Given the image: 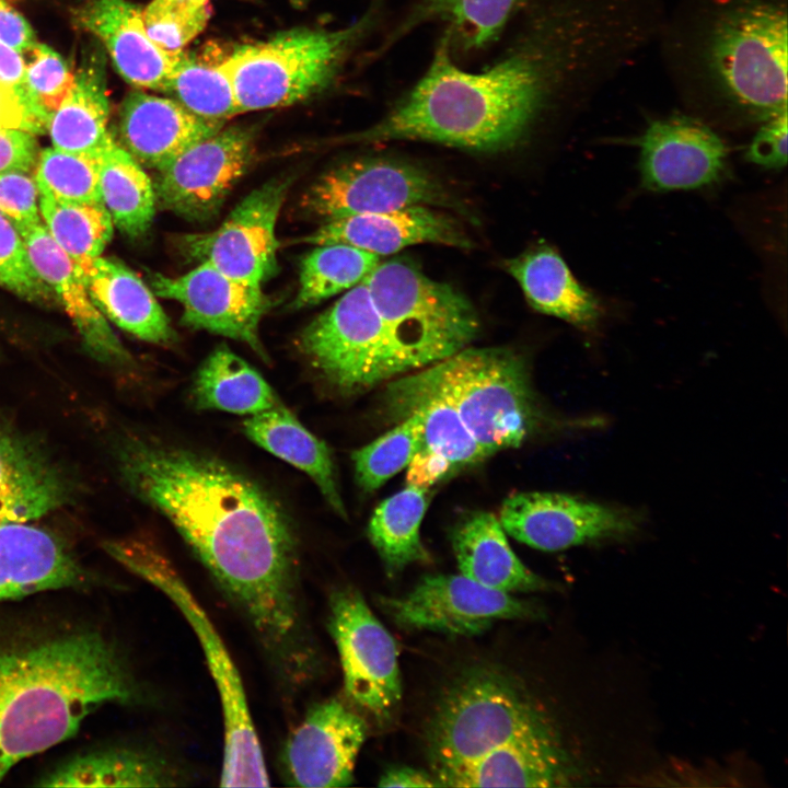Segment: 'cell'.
Masks as SVG:
<instances>
[{
	"instance_id": "obj_1",
	"label": "cell",
	"mask_w": 788,
	"mask_h": 788,
	"mask_svg": "<svg viewBox=\"0 0 788 788\" xmlns=\"http://www.w3.org/2000/svg\"><path fill=\"white\" fill-rule=\"evenodd\" d=\"M119 471L244 615L280 676L312 679L318 658L301 603L298 537L271 494L216 456L149 439L123 447Z\"/></svg>"
},
{
	"instance_id": "obj_2",
	"label": "cell",
	"mask_w": 788,
	"mask_h": 788,
	"mask_svg": "<svg viewBox=\"0 0 788 788\" xmlns=\"http://www.w3.org/2000/svg\"><path fill=\"white\" fill-rule=\"evenodd\" d=\"M616 48L607 20L578 2L540 43L480 72L453 62L444 35L413 89L376 124L347 140L427 141L479 152L511 148L567 74L593 70Z\"/></svg>"
},
{
	"instance_id": "obj_3",
	"label": "cell",
	"mask_w": 788,
	"mask_h": 788,
	"mask_svg": "<svg viewBox=\"0 0 788 788\" xmlns=\"http://www.w3.org/2000/svg\"><path fill=\"white\" fill-rule=\"evenodd\" d=\"M427 744L438 787H566L580 777L547 712L490 669L471 670L448 688Z\"/></svg>"
},
{
	"instance_id": "obj_4",
	"label": "cell",
	"mask_w": 788,
	"mask_h": 788,
	"mask_svg": "<svg viewBox=\"0 0 788 788\" xmlns=\"http://www.w3.org/2000/svg\"><path fill=\"white\" fill-rule=\"evenodd\" d=\"M138 699L128 667L88 628L21 631L0 639V781L32 755L72 737L108 703Z\"/></svg>"
},
{
	"instance_id": "obj_5",
	"label": "cell",
	"mask_w": 788,
	"mask_h": 788,
	"mask_svg": "<svg viewBox=\"0 0 788 788\" xmlns=\"http://www.w3.org/2000/svg\"><path fill=\"white\" fill-rule=\"evenodd\" d=\"M705 9L692 63L708 95L758 121L787 109L786 1L715 0Z\"/></svg>"
},
{
	"instance_id": "obj_6",
	"label": "cell",
	"mask_w": 788,
	"mask_h": 788,
	"mask_svg": "<svg viewBox=\"0 0 788 788\" xmlns=\"http://www.w3.org/2000/svg\"><path fill=\"white\" fill-rule=\"evenodd\" d=\"M105 551L125 568L167 596L194 630L221 702L224 740L222 787H267L269 775L250 711L245 690L219 633L172 561L154 544L123 538Z\"/></svg>"
},
{
	"instance_id": "obj_7",
	"label": "cell",
	"mask_w": 788,
	"mask_h": 788,
	"mask_svg": "<svg viewBox=\"0 0 788 788\" xmlns=\"http://www.w3.org/2000/svg\"><path fill=\"white\" fill-rule=\"evenodd\" d=\"M410 376L456 408L487 456L521 445L537 422L529 369L511 349L465 347Z\"/></svg>"
},
{
	"instance_id": "obj_8",
	"label": "cell",
	"mask_w": 788,
	"mask_h": 788,
	"mask_svg": "<svg viewBox=\"0 0 788 788\" xmlns=\"http://www.w3.org/2000/svg\"><path fill=\"white\" fill-rule=\"evenodd\" d=\"M374 18L370 10L345 28H294L236 47L221 63L240 114L292 105L326 89Z\"/></svg>"
},
{
	"instance_id": "obj_9",
	"label": "cell",
	"mask_w": 788,
	"mask_h": 788,
	"mask_svg": "<svg viewBox=\"0 0 788 788\" xmlns=\"http://www.w3.org/2000/svg\"><path fill=\"white\" fill-rule=\"evenodd\" d=\"M408 370L468 347L479 332L472 303L405 258L381 262L362 280Z\"/></svg>"
},
{
	"instance_id": "obj_10",
	"label": "cell",
	"mask_w": 788,
	"mask_h": 788,
	"mask_svg": "<svg viewBox=\"0 0 788 788\" xmlns=\"http://www.w3.org/2000/svg\"><path fill=\"white\" fill-rule=\"evenodd\" d=\"M298 347L322 381L346 396L409 371L363 281L305 326Z\"/></svg>"
},
{
	"instance_id": "obj_11",
	"label": "cell",
	"mask_w": 788,
	"mask_h": 788,
	"mask_svg": "<svg viewBox=\"0 0 788 788\" xmlns=\"http://www.w3.org/2000/svg\"><path fill=\"white\" fill-rule=\"evenodd\" d=\"M417 205L451 207L454 202L424 169L386 158L336 166L315 179L301 198L302 209L324 221Z\"/></svg>"
},
{
	"instance_id": "obj_12",
	"label": "cell",
	"mask_w": 788,
	"mask_h": 788,
	"mask_svg": "<svg viewBox=\"0 0 788 788\" xmlns=\"http://www.w3.org/2000/svg\"><path fill=\"white\" fill-rule=\"evenodd\" d=\"M328 629L338 651L348 697L375 719H389L402 697L397 648L392 635L351 588L332 594Z\"/></svg>"
},
{
	"instance_id": "obj_13",
	"label": "cell",
	"mask_w": 788,
	"mask_h": 788,
	"mask_svg": "<svg viewBox=\"0 0 788 788\" xmlns=\"http://www.w3.org/2000/svg\"><path fill=\"white\" fill-rule=\"evenodd\" d=\"M290 185L289 176L270 179L251 192L217 229L179 236L178 248L237 281L262 287L278 268L276 223Z\"/></svg>"
},
{
	"instance_id": "obj_14",
	"label": "cell",
	"mask_w": 788,
	"mask_h": 788,
	"mask_svg": "<svg viewBox=\"0 0 788 788\" xmlns=\"http://www.w3.org/2000/svg\"><path fill=\"white\" fill-rule=\"evenodd\" d=\"M379 604L401 627L455 636L482 634L498 619L534 618L540 614L533 603L462 573L425 576L408 593L381 596Z\"/></svg>"
},
{
	"instance_id": "obj_15",
	"label": "cell",
	"mask_w": 788,
	"mask_h": 788,
	"mask_svg": "<svg viewBox=\"0 0 788 788\" xmlns=\"http://www.w3.org/2000/svg\"><path fill=\"white\" fill-rule=\"evenodd\" d=\"M499 522L514 540L544 552L604 541L624 540L636 533L639 515L559 493L529 491L508 497Z\"/></svg>"
},
{
	"instance_id": "obj_16",
	"label": "cell",
	"mask_w": 788,
	"mask_h": 788,
	"mask_svg": "<svg viewBox=\"0 0 788 788\" xmlns=\"http://www.w3.org/2000/svg\"><path fill=\"white\" fill-rule=\"evenodd\" d=\"M254 142L252 130L232 126L194 143L158 171L157 204L189 221L211 219L252 165Z\"/></svg>"
},
{
	"instance_id": "obj_17",
	"label": "cell",
	"mask_w": 788,
	"mask_h": 788,
	"mask_svg": "<svg viewBox=\"0 0 788 788\" xmlns=\"http://www.w3.org/2000/svg\"><path fill=\"white\" fill-rule=\"evenodd\" d=\"M151 287L183 306V325L242 341L268 361L259 323L271 302L262 287L237 281L208 263L177 277L153 274Z\"/></svg>"
},
{
	"instance_id": "obj_18",
	"label": "cell",
	"mask_w": 788,
	"mask_h": 788,
	"mask_svg": "<svg viewBox=\"0 0 788 788\" xmlns=\"http://www.w3.org/2000/svg\"><path fill=\"white\" fill-rule=\"evenodd\" d=\"M367 730L366 721L341 702L314 704L285 744L281 761L287 784L350 786Z\"/></svg>"
},
{
	"instance_id": "obj_19",
	"label": "cell",
	"mask_w": 788,
	"mask_h": 788,
	"mask_svg": "<svg viewBox=\"0 0 788 788\" xmlns=\"http://www.w3.org/2000/svg\"><path fill=\"white\" fill-rule=\"evenodd\" d=\"M642 184L656 192L693 189L720 179L728 150L702 120L672 115L651 121L636 140Z\"/></svg>"
},
{
	"instance_id": "obj_20",
	"label": "cell",
	"mask_w": 788,
	"mask_h": 788,
	"mask_svg": "<svg viewBox=\"0 0 788 788\" xmlns=\"http://www.w3.org/2000/svg\"><path fill=\"white\" fill-rule=\"evenodd\" d=\"M297 242L314 245L340 243L378 256L422 243L462 248L471 246L470 239L452 217L425 205L326 220L317 230Z\"/></svg>"
},
{
	"instance_id": "obj_21",
	"label": "cell",
	"mask_w": 788,
	"mask_h": 788,
	"mask_svg": "<svg viewBox=\"0 0 788 788\" xmlns=\"http://www.w3.org/2000/svg\"><path fill=\"white\" fill-rule=\"evenodd\" d=\"M76 19L103 44L125 81L165 93L182 50L167 51L150 38L142 10L128 0H85Z\"/></svg>"
},
{
	"instance_id": "obj_22",
	"label": "cell",
	"mask_w": 788,
	"mask_h": 788,
	"mask_svg": "<svg viewBox=\"0 0 788 788\" xmlns=\"http://www.w3.org/2000/svg\"><path fill=\"white\" fill-rule=\"evenodd\" d=\"M176 100L130 91L119 112V144L140 164L160 171L194 143L223 127Z\"/></svg>"
},
{
	"instance_id": "obj_23",
	"label": "cell",
	"mask_w": 788,
	"mask_h": 788,
	"mask_svg": "<svg viewBox=\"0 0 788 788\" xmlns=\"http://www.w3.org/2000/svg\"><path fill=\"white\" fill-rule=\"evenodd\" d=\"M91 581L55 535L31 521L0 523V602Z\"/></svg>"
},
{
	"instance_id": "obj_24",
	"label": "cell",
	"mask_w": 788,
	"mask_h": 788,
	"mask_svg": "<svg viewBox=\"0 0 788 788\" xmlns=\"http://www.w3.org/2000/svg\"><path fill=\"white\" fill-rule=\"evenodd\" d=\"M20 233L35 271L58 298L88 348L105 361L127 363L130 357L94 305L79 265L53 240L43 222Z\"/></svg>"
},
{
	"instance_id": "obj_25",
	"label": "cell",
	"mask_w": 788,
	"mask_h": 788,
	"mask_svg": "<svg viewBox=\"0 0 788 788\" xmlns=\"http://www.w3.org/2000/svg\"><path fill=\"white\" fill-rule=\"evenodd\" d=\"M94 305L139 339L170 346L176 332L154 292L131 269L102 255L79 266Z\"/></svg>"
},
{
	"instance_id": "obj_26",
	"label": "cell",
	"mask_w": 788,
	"mask_h": 788,
	"mask_svg": "<svg viewBox=\"0 0 788 788\" xmlns=\"http://www.w3.org/2000/svg\"><path fill=\"white\" fill-rule=\"evenodd\" d=\"M105 66L99 45L83 53L72 89L48 119L54 148L97 158L113 142Z\"/></svg>"
},
{
	"instance_id": "obj_27",
	"label": "cell",
	"mask_w": 788,
	"mask_h": 788,
	"mask_svg": "<svg viewBox=\"0 0 788 788\" xmlns=\"http://www.w3.org/2000/svg\"><path fill=\"white\" fill-rule=\"evenodd\" d=\"M530 305L583 329H593L602 316L598 299L583 288L557 252L538 245L506 262Z\"/></svg>"
},
{
	"instance_id": "obj_28",
	"label": "cell",
	"mask_w": 788,
	"mask_h": 788,
	"mask_svg": "<svg viewBox=\"0 0 788 788\" xmlns=\"http://www.w3.org/2000/svg\"><path fill=\"white\" fill-rule=\"evenodd\" d=\"M452 546L460 573L503 592H531L549 589L514 554L499 519L477 511L466 517L452 534Z\"/></svg>"
},
{
	"instance_id": "obj_29",
	"label": "cell",
	"mask_w": 788,
	"mask_h": 788,
	"mask_svg": "<svg viewBox=\"0 0 788 788\" xmlns=\"http://www.w3.org/2000/svg\"><path fill=\"white\" fill-rule=\"evenodd\" d=\"M386 412L395 420L417 413L421 447L443 456L452 473L487 457L456 408L442 395L419 384L410 375L390 383L384 392Z\"/></svg>"
},
{
	"instance_id": "obj_30",
	"label": "cell",
	"mask_w": 788,
	"mask_h": 788,
	"mask_svg": "<svg viewBox=\"0 0 788 788\" xmlns=\"http://www.w3.org/2000/svg\"><path fill=\"white\" fill-rule=\"evenodd\" d=\"M67 498L61 474L35 448L0 429V523L33 521Z\"/></svg>"
},
{
	"instance_id": "obj_31",
	"label": "cell",
	"mask_w": 788,
	"mask_h": 788,
	"mask_svg": "<svg viewBox=\"0 0 788 788\" xmlns=\"http://www.w3.org/2000/svg\"><path fill=\"white\" fill-rule=\"evenodd\" d=\"M243 430L255 444L304 472L331 508L339 517L347 518L329 448L288 408L279 403L251 415L243 421Z\"/></svg>"
},
{
	"instance_id": "obj_32",
	"label": "cell",
	"mask_w": 788,
	"mask_h": 788,
	"mask_svg": "<svg viewBox=\"0 0 788 788\" xmlns=\"http://www.w3.org/2000/svg\"><path fill=\"white\" fill-rule=\"evenodd\" d=\"M177 776L155 753L109 748L78 755L44 775L43 787H169Z\"/></svg>"
},
{
	"instance_id": "obj_33",
	"label": "cell",
	"mask_w": 788,
	"mask_h": 788,
	"mask_svg": "<svg viewBox=\"0 0 788 788\" xmlns=\"http://www.w3.org/2000/svg\"><path fill=\"white\" fill-rule=\"evenodd\" d=\"M190 394L198 409L248 416L280 403L260 373L225 345L216 347L201 362Z\"/></svg>"
},
{
	"instance_id": "obj_34",
	"label": "cell",
	"mask_w": 788,
	"mask_h": 788,
	"mask_svg": "<svg viewBox=\"0 0 788 788\" xmlns=\"http://www.w3.org/2000/svg\"><path fill=\"white\" fill-rule=\"evenodd\" d=\"M524 0H418L386 45L432 21L447 24L450 46L479 49L495 40Z\"/></svg>"
},
{
	"instance_id": "obj_35",
	"label": "cell",
	"mask_w": 788,
	"mask_h": 788,
	"mask_svg": "<svg viewBox=\"0 0 788 788\" xmlns=\"http://www.w3.org/2000/svg\"><path fill=\"white\" fill-rule=\"evenodd\" d=\"M97 159L101 201L113 224L128 236H142L155 213L153 183L141 164L115 139Z\"/></svg>"
},
{
	"instance_id": "obj_36",
	"label": "cell",
	"mask_w": 788,
	"mask_h": 788,
	"mask_svg": "<svg viewBox=\"0 0 788 788\" xmlns=\"http://www.w3.org/2000/svg\"><path fill=\"white\" fill-rule=\"evenodd\" d=\"M428 490L407 485L384 499L371 515L368 536L392 573L431 560L419 532L429 503Z\"/></svg>"
},
{
	"instance_id": "obj_37",
	"label": "cell",
	"mask_w": 788,
	"mask_h": 788,
	"mask_svg": "<svg viewBox=\"0 0 788 788\" xmlns=\"http://www.w3.org/2000/svg\"><path fill=\"white\" fill-rule=\"evenodd\" d=\"M380 256L340 243L317 245L301 262L296 308L311 306L360 283Z\"/></svg>"
},
{
	"instance_id": "obj_38",
	"label": "cell",
	"mask_w": 788,
	"mask_h": 788,
	"mask_svg": "<svg viewBox=\"0 0 788 788\" xmlns=\"http://www.w3.org/2000/svg\"><path fill=\"white\" fill-rule=\"evenodd\" d=\"M42 222L53 240L79 265L102 255L114 224L103 204L65 202L39 196Z\"/></svg>"
},
{
	"instance_id": "obj_39",
	"label": "cell",
	"mask_w": 788,
	"mask_h": 788,
	"mask_svg": "<svg viewBox=\"0 0 788 788\" xmlns=\"http://www.w3.org/2000/svg\"><path fill=\"white\" fill-rule=\"evenodd\" d=\"M195 115L221 120L240 114L233 86L222 63L207 65L181 51L165 93Z\"/></svg>"
},
{
	"instance_id": "obj_40",
	"label": "cell",
	"mask_w": 788,
	"mask_h": 788,
	"mask_svg": "<svg viewBox=\"0 0 788 788\" xmlns=\"http://www.w3.org/2000/svg\"><path fill=\"white\" fill-rule=\"evenodd\" d=\"M34 178L40 197L65 202L102 204L97 158L46 148L39 151Z\"/></svg>"
},
{
	"instance_id": "obj_41",
	"label": "cell",
	"mask_w": 788,
	"mask_h": 788,
	"mask_svg": "<svg viewBox=\"0 0 788 788\" xmlns=\"http://www.w3.org/2000/svg\"><path fill=\"white\" fill-rule=\"evenodd\" d=\"M420 447V418L410 413L393 429L352 452L357 483L366 491L380 488L407 466Z\"/></svg>"
},
{
	"instance_id": "obj_42",
	"label": "cell",
	"mask_w": 788,
	"mask_h": 788,
	"mask_svg": "<svg viewBox=\"0 0 788 788\" xmlns=\"http://www.w3.org/2000/svg\"><path fill=\"white\" fill-rule=\"evenodd\" d=\"M210 0H152L142 19L150 38L169 51H179L207 25Z\"/></svg>"
},
{
	"instance_id": "obj_43",
	"label": "cell",
	"mask_w": 788,
	"mask_h": 788,
	"mask_svg": "<svg viewBox=\"0 0 788 788\" xmlns=\"http://www.w3.org/2000/svg\"><path fill=\"white\" fill-rule=\"evenodd\" d=\"M21 55L28 88L50 116L72 89L74 72L58 53L38 42Z\"/></svg>"
},
{
	"instance_id": "obj_44",
	"label": "cell",
	"mask_w": 788,
	"mask_h": 788,
	"mask_svg": "<svg viewBox=\"0 0 788 788\" xmlns=\"http://www.w3.org/2000/svg\"><path fill=\"white\" fill-rule=\"evenodd\" d=\"M0 286L34 301L46 300L51 294L35 271L21 233L2 215H0Z\"/></svg>"
},
{
	"instance_id": "obj_45",
	"label": "cell",
	"mask_w": 788,
	"mask_h": 788,
	"mask_svg": "<svg viewBox=\"0 0 788 788\" xmlns=\"http://www.w3.org/2000/svg\"><path fill=\"white\" fill-rule=\"evenodd\" d=\"M0 215L19 232L42 222L38 188L28 172L0 173Z\"/></svg>"
},
{
	"instance_id": "obj_46",
	"label": "cell",
	"mask_w": 788,
	"mask_h": 788,
	"mask_svg": "<svg viewBox=\"0 0 788 788\" xmlns=\"http://www.w3.org/2000/svg\"><path fill=\"white\" fill-rule=\"evenodd\" d=\"M761 123L746 150V159L767 169L784 167L787 163V109Z\"/></svg>"
},
{
	"instance_id": "obj_47",
	"label": "cell",
	"mask_w": 788,
	"mask_h": 788,
	"mask_svg": "<svg viewBox=\"0 0 788 788\" xmlns=\"http://www.w3.org/2000/svg\"><path fill=\"white\" fill-rule=\"evenodd\" d=\"M39 154L34 134L20 129H0V173L30 172Z\"/></svg>"
},
{
	"instance_id": "obj_48",
	"label": "cell",
	"mask_w": 788,
	"mask_h": 788,
	"mask_svg": "<svg viewBox=\"0 0 788 788\" xmlns=\"http://www.w3.org/2000/svg\"><path fill=\"white\" fill-rule=\"evenodd\" d=\"M0 129H20L37 135L47 130V120L0 82Z\"/></svg>"
},
{
	"instance_id": "obj_49",
	"label": "cell",
	"mask_w": 788,
	"mask_h": 788,
	"mask_svg": "<svg viewBox=\"0 0 788 788\" xmlns=\"http://www.w3.org/2000/svg\"><path fill=\"white\" fill-rule=\"evenodd\" d=\"M0 82L10 88L27 106L45 118L49 116L32 94L22 55L0 42Z\"/></svg>"
},
{
	"instance_id": "obj_50",
	"label": "cell",
	"mask_w": 788,
	"mask_h": 788,
	"mask_svg": "<svg viewBox=\"0 0 788 788\" xmlns=\"http://www.w3.org/2000/svg\"><path fill=\"white\" fill-rule=\"evenodd\" d=\"M406 467L407 485L421 489H429L452 473L450 463L443 456L426 449H419Z\"/></svg>"
},
{
	"instance_id": "obj_51",
	"label": "cell",
	"mask_w": 788,
	"mask_h": 788,
	"mask_svg": "<svg viewBox=\"0 0 788 788\" xmlns=\"http://www.w3.org/2000/svg\"><path fill=\"white\" fill-rule=\"evenodd\" d=\"M0 42L20 54L37 42L28 22L5 0H0Z\"/></svg>"
},
{
	"instance_id": "obj_52",
	"label": "cell",
	"mask_w": 788,
	"mask_h": 788,
	"mask_svg": "<svg viewBox=\"0 0 788 788\" xmlns=\"http://www.w3.org/2000/svg\"><path fill=\"white\" fill-rule=\"evenodd\" d=\"M379 787H437L438 784L433 776L424 770H419L408 766L393 767L386 770L380 781Z\"/></svg>"
}]
</instances>
